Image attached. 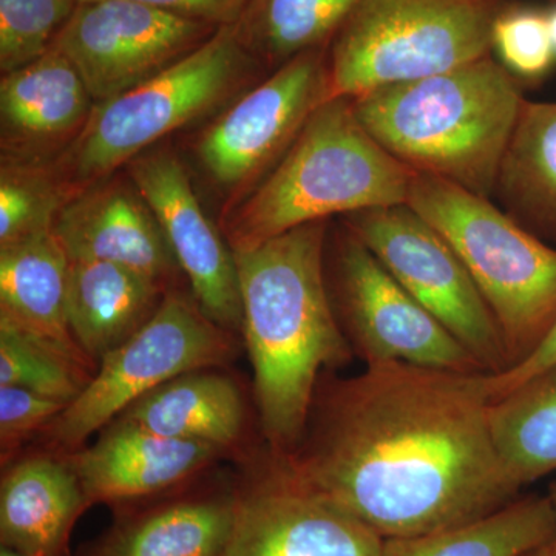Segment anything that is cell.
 I'll return each mask as SVG.
<instances>
[{"mask_svg": "<svg viewBox=\"0 0 556 556\" xmlns=\"http://www.w3.org/2000/svg\"><path fill=\"white\" fill-rule=\"evenodd\" d=\"M247 416L239 386L215 368H201L149 391L116 419L228 452L244 437Z\"/></svg>", "mask_w": 556, "mask_h": 556, "instance_id": "21", "label": "cell"}, {"mask_svg": "<svg viewBox=\"0 0 556 556\" xmlns=\"http://www.w3.org/2000/svg\"><path fill=\"white\" fill-rule=\"evenodd\" d=\"M493 53L518 79L546 75L556 60L548 13L508 2L493 27Z\"/></svg>", "mask_w": 556, "mask_h": 556, "instance_id": "30", "label": "cell"}, {"mask_svg": "<svg viewBox=\"0 0 556 556\" xmlns=\"http://www.w3.org/2000/svg\"><path fill=\"white\" fill-rule=\"evenodd\" d=\"M236 521V493L186 497L129 515L84 556H219Z\"/></svg>", "mask_w": 556, "mask_h": 556, "instance_id": "22", "label": "cell"}, {"mask_svg": "<svg viewBox=\"0 0 556 556\" xmlns=\"http://www.w3.org/2000/svg\"><path fill=\"white\" fill-rule=\"evenodd\" d=\"M555 535L551 500L529 496L466 525L386 540L382 556H522L546 546Z\"/></svg>", "mask_w": 556, "mask_h": 556, "instance_id": "24", "label": "cell"}, {"mask_svg": "<svg viewBox=\"0 0 556 556\" xmlns=\"http://www.w3.org/2000/svg\"><path fill=\"white\" fill-rule=\"evenodd\" d=\"M522 556H556L554 551H552L551 543L546 544V546L535 548V551L529 552V554Z\"/></svg>", "mask_w": 556, "mask_h": 556, "instance_id": "34", "label": "cell"}, {"mask_svg": "<svg viewBox=\"0 0 556 556\" xmlns=\"http://www.w3.org/2000/svg\"><path fill=\"white\" fill-rule=\"evenodd\" d=\"M358 0H248L233 25L249 56L270 70L328 49Z\"/></svg>", "mask_w": 556, "mask_h": 556, "instance_id": "26", "label": "cell"}, {"mask_svg": "<svg viewBox=\"0 0 556 556\" xmlns=\"http://www.w3.org/2000/svg\"><path fill=\"white\" fill-rule=\"evenodd\" d=\"M415 174L368 134L350 98H332L230 212L223 236L244 251L309 223L407 204Z\"/></svg>", "mask_w": 556, "mask_h": 556, "instance_id": "4", "label": "cell"}, {"mask_svg": "<svg viewBox=\"0 0 556 556\" xmlns=\"http://www.w3.org/2000/svg\"><path fill=\"white\" fill-rule=\"evenodd\" d=\"M79 0H0V70L24 67L53 47Z\"/></svg>", "mask_w": 556, "mask_h": 556, "instance_id": "29", "label": "cell"}, {"mask_svg": "<svg viewBox=\"0 0 556 556\" xmlns=\"http://www.w3.org/2000/svg\"><path fill=\"white\" fill-rule=\"evenodd\" d=\"M328 49L306 51L273 70L203 131L197 155L218 186L251 192L283 159L329 100Z\"/></svg>", "mask_w": 556, "mask_h": 556, "instance_id": "11", "label": "cell"}, {"mask_svg": "<svg viewBox=\"0 0 556 556\" xmlns=\"http://www.w3.org/2000/svg\"><path fill=\"white\" fill-rule=\"evenodd\" d=\"M86 2V0H79ZM175 16L203 22L215 28L232 27L239 22L248 0H130Z\"/></svg>", "mask_w": 556, "mask_h": 556, "instance_id": "32", "label": "cell"}, {"mask_svg": "<svg viewBox=\"0 0 556 556\" xmlns=\"http://www.w3.org/2000/svg\"><path fill=\"white\" fill-rule=\"evenodd\" d=\"M54 233L68 258L116 263L167 288L179 270L159 219L134 182L102 179L61 208Z\"/></svg>", "mask_w": 556, "mask_h": 556, "instance_id": "16", "label": "cell"}, {"mask_svg": "<svg viewBox=\"0 0 556 556\" xmlns=\"http://www.w3.org/2000/svg\"><path fill=\"white\" fill-rule=\"evenodd\" d=\"M407 204L455 249L495 317L510 368L521 364L556 324V247L489 197L433 175L415 174Z\"/></svg>", "mask_w": 556, "mask_h": 556, "instance_id": "5", "label": "cell"}, {"mask_svg": "<svg viewBox=\"0 0 556 556\" xmlns=\"http://www.w3.org/2000/svg\"><path fill=\"white\" fill-rule=\"evenodd\" d=\"M325 274L340 329L365 367L405 364L466 375L486 372L342 222L331 236L328 232Z\"/></svg>", "mask_w": 556, "mask_h": 556, "instance_id": "9", "label": "cell"}, {"mask_svg": "<svg viewBox=\"0 0 556 556\" xmlns=\"http://www.w3.org/2000/svg\"><path fill=\"white\" fill-rule=\"evenodd\" d=\"M94 372L0 318V387H17L68 405Z\"/></svg>", "mask_w": 556, "mask_h": 556, "instance_id": "28", "label": "cell"}, {"mask_svg": "<svg viewBox=\"0 0 556 556\" xmlns=\"http://www.w3.org/2000/svg\"><path fill=\"white\" fill-rule=\"evenodd\" d=\"M254 64L233 25L218 28L188 56L94 104L62 159L61 177L75 193L109 178L161 138L222 104Z\"/></svg>", "mask_w": 556, "mask_h": 556, "instance_id": "7", "label": "cell"}, {"mask_svg": "<svg viewBox=\"0 0 556 556\" xmlns=\"http://www.w3.org/2000/svg\"><path fill=\"white\" fill-rule=\"evenodd\" d=\"M556 364V324L548 332L546 340L530 354L521 364L515 365L507 371L500 375L486 376V388H489L492 402L506 396L514 388L521 386L527 379L538 375L552 365Z\"/></svg>", "mask_w": 556, "mask_h": 556, "instance_id": "33", "label": "cell"}, {"mask_svg": "<svg viewBox=\"0 0 556 556\" xmlns=\"http://www.w3.org/2000/svg\"><path fill=\"white\" fill-rule=\"evenodd\" d=\"M0 556H24L21 554H17L16 551H11L9 547H0Z\"/></svg>", "mask_w": 556, "mask_h": 556, "instance_id": "37", "label": "cell"}, {"mask_svg": "<svg viewBox=\"0 0 556 556\" xmlns=\"http://www.w3.org/2000/svg\"><path fill=\"white\" fill-rule=\"evenodd\" d=\"M489 416L497 455L519 489L556 470V364L493 401Z\"/></svg>", "mask_w": 556, "mask_h": 556, "instance_id": "25", "label": "cell"}, {"mask_svg": "<svg viewBox=\"0 0 556 556\" xmlns=\"http://www.w3.org/2000/svg\"><path fill=\"white\" fill-rule=\"evenodd\" d=\"M89 507L64 457L22 459L0 484V543L24 556H65L73 526Z\"/></svg>", "mask_w": 556, "mask_h": 556, "instance_id": "18", "label": "cell"}, {"mask_svg": "<svg viewBox=\"0 0 556 556\" xmlns=\"http://www.w3.org/2000/svg\"><path fill=\"white\" fill-rule=\"evenodd\" d=\"M94 104L78 68L54 47L30 64L3 73V159L43 163L70 138L79 137Z\"/></svg>", "mask_w": 556, "mask_h": 556, "instance_id": "17", "label": "cell"}, {"mask_svg": "<svg viewBox=\"0 0 556 556\" xmlns=\"http://www.w3.org/2000/svg\"><path fill=\"white\" fill-rule=\"evenodd\" d=\"M340 222L486 372L500 375L510 368L506 343L473 278L447 239L415 208H365Z\"/></svg>", "mask_w": 556, "mask_h": 556, "instance_id": "10", "label": "cell"}, {"mask_svg": "<svg viewBox=\"0 0 556 556\" xmlns=\"http://www.w3.org/2000/svg\"><path fill=\"white\" fill-rule=\"evenodd\" d=\"M548 22H551L552 40H554L556 51V5L548 11Z\"/></svg>", "mask_w": 556, "mask_h": 556, "instance_id": "36", "label": "cell"}, {"mask_svg": "<svg viewBox=\"0 0 556 556\" xmlns=\"http://www.w3.org/2000/svg\"><path fill=\"white\" fill-rule=\"evenodd\" d=\"M548 500H551L552 506H554L555 515H556V482L551 486V492H548ZM552 551L556 555V535L554 540L551 541Z\"/></svg>", "mask_w": 556, "mask_h": 556, "instance_id": "35", "label": "cell"}, {"mask_svg": "<svg viewBox=\"0 0 556 556\" xmlns=\"http://www.w3.org/2000/svg\"><path fill=\"white\" fill-rule=\"evenodd\" d=\"M169 289L126 266L70 258L67 320L73 339L98 369L155 316Z\"/></svg>", "mask_w": 556, "mask_h": 556, "instance_id": "19", "label": "cell"}, {"mask_svg": "<svg viewBox=\"0 0 556 556\" xmlns=\"http://www.w3.org/2000/svg\"><path fill=\"white\" fill-rule=\"evenodd\" d=\"M525 100L492 53L351 101L362 126L409 169L493 199Z\"/></svg>", "mask_w": 556, "mask_h": 556, "instance_id": "3", "label": "cell"}, {"mask_svg": "<svg viewBox=\"0 0 556 556\" xmlns=\"http://www.w3.org/2000/svg\"><path fill=\"white\" fill-rule=\"evenodd\" d=\"M232 332L195 299L169 291L134 338L102 358L93 378L42 431L54 455L86 445L139 397L185 372L218 368L236 354Z\"/></svg>", "mask_w": 556, "mask_h": 556, "instance_id": "8", "label": "cell"}, {"mask_svg": "<svg viewBox=\"0 0 556 556\" xmlns=\"http://www.w3.org/2000/svg\"><path fill=\"white\" fill-rule=\"evenodd\" d=\"M493 197L515 222L556 247V102H522Z\"/></svg>", "mask_w": 556, "mask_h": 556, "instance_id": "23", "label": "cell"}, {"mask_svg": "<svg viewBox=\"0 0 556 556\" xmlns=\"http://www.w3.org/2000/svg\"><path fill=\"white\" fill-rule=\"evenodd\" d=\"M76 193L60 172L43 163L3 159L0 170V247L54 228L61 208Z\"/></svg>", "mask_w": 556, "mask_h": 556, "instance_id": "27", "label": "cell"}, {"mask_svg": "<svg viewBox=\"0 0 556 556\" xmlns=\"http://www.w3.org/2000/svg\"><path fill=\"white\" fill-rule=\"evenodd\" d=\"M383 546L353 515L289 481L268 453L236 492V521L219 556H382Z\"/></svg>", "mask_w": 556, "mask_h": 556, "instance_id": "13", "label": "cell"}, {"mask_svg": "<svg viewBox=\"0 0 556 556\" xmlns=\"http://www.w3.org/2000/svg\"><path fill=\"white\" fill-rule=\"evenodd\" d=\"M217 30L130 0H86L53 47L78 68L98 104L188 56Z\"/></svg>", "mask_w": 556, "mask_h": 556, "instance_id": "12", "label": "cell"}, {"mask_svg": "<svg viewBox=\"0 0 556 556\" xmlns=\"http://www.w3.org/2000/svg\"><path fill=\"white\" fill-rule=\"evenodd\" d=\"M67 405L17 387H0V452L2 463L35 433H42Z\"/></svg>", "mask_w": 556, "mask_h": 556, "instance_id": "31", "label": "cell"}, {"mask_svg": "<svg viewBox=\"0 0 556 556\" xmlns=\"http://www.w3.org/2000/svg\"><path fill=\"white\" fill-rule=\"evenodd\" d=\"M223 450L200 442L161 437L115 419L93 444L64 455L89 506L135 503L195 478Z\"/></svg>", "mask_w": 556, "mask_h": 556, "instance_id": "15", "label": "cell"}, {"mask_svg": "<svg viewBox=\"0 0 556 556\" xmlns=\"http://www.w3.org/2000/svg\"><path fill=\"white\" fill-rule=\"evenodd\" d=\"M126 167L159 219L200 308L219 327L241 331L243 309L233 251L204 214L181 161L169 150H153Z\"/></svg>", "mask_w": 556, "mask_h": 556, "instance_id": "14", "label": "cell"}, {"mask_svg": "<svg viewBox=\"0 0 556 556\" xmlns=\"http://www.w3.org/2000/svg\"><path fill=\"white\" fill-rule=\"evenodd\" d=\"M328 232V222L309 223L233 252L260 427L277 457L302 441L321 375L354 358L329 299Z\"/></svg>", "mask_w": 556, "mask_h": 556, "instance_id": "2", "label": "cell"}, {"mask_svg": "<svg viewBox=\"0 0 556 556\" xmlns=\"http://www.w3.org/2000/svg\"><path fill=\"white\" fill-rule=\"evenodd\" d=\"M68 266L53 229L0 247V318L94 372L68 327Z\"/></svg>", "mask_w": 556, "mask_h": 556, "instance_id": "20", "label": "cell"}, {"mask_svg": "<svg viewBox=\"0 0 556 556\" xmlns=\"http://www.w3.org/2000/svg\"><path fill=\"white\" fill-rule=\"evenodd\" d=\"M490 372L368 365L324 372L294 452L273 456L300 489L383 540L484 518L518 500L490 430Z\"/></svg>", "mask_w": 556, "mask_h": 556, "instance_id": "1", "label": "cell"}, {"mask_svg": "<svg viewBox=\"0 0 556 556\" xmlns=\"http://www.w3.org/2000/svg\"><path fill=\"white\" fill-rule=\"evenodd\" d=\"M508 0H358L328 49L329 100L439 75L493 53Z\"/></svg>", "mask_w": 556, "mask_h": 556, "instance_id": "6", "label": "cell"}]
</instances>
